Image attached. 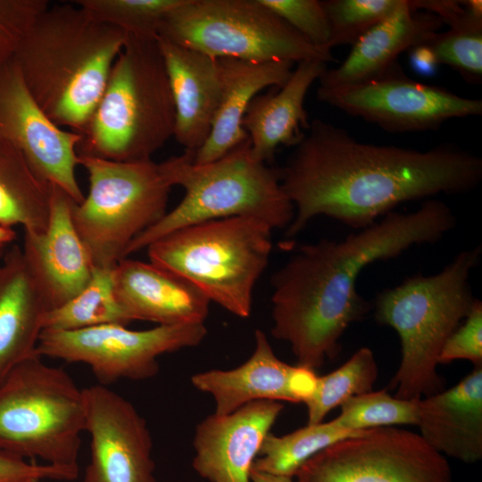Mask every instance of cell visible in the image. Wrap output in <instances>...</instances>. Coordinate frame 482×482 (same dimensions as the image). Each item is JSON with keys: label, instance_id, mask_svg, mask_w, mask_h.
I'll list each match as a JSON object with an SVG mask.
<instances>
[{"label": "cell", "instance_id": "cell-6", "mask_svg": "<svg viewBox=\"0 0 482 482\" xmlns=\"http://www.w3.org/2000/svg\"><path fill=\"white\" fill-rule=\"evenodd\" d=\"M186 152L160 162L171 187L185 194L179 204L128 246V255L184 227L229 217H253L272 229H287L294 206L280 183L279 169L256 160L248 137L219 159L204 164Z\"/></svg>", "mask_w": 482, "mask_h": 482}, {"label": "cell", "instance_id": "cell-37", "mask_svg": "<svg viewBox=\"0 0 482 482\" xmlns=\"http://www.w3.org/2000/svg\"><path fill=\"white\" fill-rule=\"evenodd\" d=\"M79 469L37 464L26 459L0 451V482H28L30 480H74Z\"/></svg>", "mask_w": 482, "mask_h": 482}, {"label": "cell", "instance_id": "cell-35", "mask_svg": "<svg viewBox=\"0 0 482 482\" xmlns=\"http://www.w3.org/2000/svg\"><path fill=\"white\" fill-rule=\"evenodd\" d=\"M49 5L46 0H0V67L14 57L37 16Z\"/></svg>", "mask_w": 482, "mask_h": 482}, {"label": "cell", "instance_id": "cell-3", "mask_svg": "<svg viewBox=\"0 0 482 482\" xmlns=\"http://www.w3.org/2000/svg\"><path fill=\"white\" fill-rule=\"evenodd\" d=\"M127 39L76 4H55L37 16L13 58L43 112L82 136Z\"/></svg>", "mask_w": 482, "mask_h": 482}, {"label": "cell", "instance_id": "cell-10", "mask_svg": "<svg viewBox=\"0 0 482 482\" xmlns=\"http://www.w3.org/2000/svg\"><path fill=\"white\" fill-rule=\"evenodd\" d=\"M158 37L217 59L333 62L260 0H183Z\"/></svg>", "mask_w": 482, "mask_h": 482}, {"label": "cell", "instance_id": "cell-29", "mask_svg": "<svg viewBox=\"0 0 482 482\" xmlns=\"http://www.w3.org/2000/svg\"><path fill=\"white\" fill-rule=\"evenodd\" d=\"M462 13L445 32H436L425 44L436 65L455 70L470 84L482 82V1H461Z\"/></svg>", "mask_w": 482, "mask_h": 482}, {"label": "cell", "instance_id": "cell-7", "mask_svg": "<svg viewBox=\"0 0 482 482\" xmlns=\"http://www.w3.org/2000/svg\"><path fill=\"white\" fill-rule=\"evenodd\" d=\"M272 229L253 217L208 220L172 231L145 249L150 262L184 278L210 302L240 318L269 262Z\"/></svg>", "mask_w": 482, "mask_h": 482}, {"label": "cell", "instance_id": "cell-15", "mask_svg": "<svg viewBox=\"0 0 482 482\" xmlns=\"http://www.w3.org/2000/svg\"><path fill=\"white\" fill-rule=\"evenodd\" d=\"M90 461L84 482H156L146 420L126 398L101 384L83 388Z\"/></svg>", "mask_w": 482, "mask_h": 482}, {"label": "cell", "instance_id": "cell-18", "mask_svg": "<svg viewBox=\"0 0 482 482\" xmlns=\"http://www.w3.org/2000/svg\"><path fill=\"white\" fill-rule=\"evenodd\" d=\"M75 201L51 184L50 213L42 234L24 232L23 254L41 286L51 310L88 284L94 265L73 222Z\"/></svg>", "mask_w": 482, "mask_h": 482}, {"label": "cell", "instance_id": "cell-2", "mask_svg": "<svg viewBox=\"0 0 482 482\" xmlns=\"http://www.w3.org/2000/svg\"><path fill=\"white\" fill-rule=\"evenodd\" d=\"M455 223L450 207L431 198L411 212H390L342 240L299 246L271 278L273 337L290 345L297 365L320 368L337 354L348 326L370 310L356 289L362 270L438 241Z\"/></svg>", "mask_w": 482, "mask_h": 482}, {"label": "cell", "instance_id": "cell-32", "mask_svg": "<svg viewBox=\"0 0 482 482\" xmlns=\"http://www.w3.org/2000/svg\"><path fill=\"white\" fill-rule=\"evenodd\" d=\"M419 400L391 396L386 390L368 392L344 402L334 419L341 428L361 431L394 425H417Z\"/></svg>", "mask_w": 482, "mask_h": 482}, {"label": "cell", "instance_id": "cell-40", "mask_svg": "<svg viewBox=\"0 0 482 482\" xmlns=\"http://www.w3.org/2000/svg\"><path fill=\"white\" fill-rule=\"evenodd\" d=\"M28 482H41V480H30V481H28Z\"/></svg>", "mask_w": 482, "mask_h": 482}, {"label": "cell", "instance_id": "cell-13", "mask_svg": "<svg viewBox=\"0 0 482 482\" xmlns=\"http://www.w3.org/2000/svg\"><path fill=\"white\" fill-rule=\"evenodd\" d=\"M319 101L389 133L438 129L445 121L482 115V100L409 78L399 62L369 80L317 88Z\"/></svg>", "mask_w": 482, "mask_h": 482}, {"label": "cell", "instance_id": "cell-21", "mask_svg": "<svg viewBox=\"0 0 482 482\" xmlns=\"http://www.w3.org/2000/svg\"><path fill=\"white\" fill-rule=\"evenodd\" d=\"M173 97L174 138L196 153L207 140L220 98L219 59L157 37Z\"/></svg>", "mask_w": 482, "mask_h": 482}, {"label": "cell", "instance_id": "cell-24", "mask_svg": "<svg viewBox=\"0 0 482 482\" xmlns=\"http://www.w3.org/2000/svg\"><path fill=\"white\" fill-rule=\"evenodd\" d=\"M420 436L442 455L474 463L482 458V366L454 386L420 399Z\"/></svg>", "mask_w": 482, "mask_h": 482}, {"label": "cell", "instance_id": "cell-28", "mask_svg": "<svg viewBox=\"0 0 482 482\" xmlns=\"http://www.w3.org/2000/svg\"><path fill=\"white\" fill-rule=\"evenodd\" d=\"M359 432L343 428L332 420L307 424L280 436L269 433L262 441L252 470L294 478L316 453Z\"/></svg>", "mask_w": 482, "mask_h": 482}, {"label": "cell", "instance_id": "cell-30", "mask_svg": "<svg viewBox=\"0 0 482 482\" xmlns=\"http://www.w3.org/2000/svg\"><path fill=\"white\" fill-rule=\"evenodd\" d=\"M378 374L373 352L368 347H362L342 366L318 377L314 391L303 403L307 408V424L322 422L330 411L347 399L370 392Z\"/></svg>", "mask_w": 482, "mask_h": 482}, {"label": "cell", "instance_id": "cell-39", "mask_svg": "<svg viewBox=\"0 0 482 482\" xmlns=\"http://www.w3.org/2000/svg\"><path fill=\"white\" fill-rule=\"evenodd\" d=\"M16 237V232L12 228L0 225V253Z\"/></svg>", "mask_w": 482, "mask_h": 482}, {"label": "cell", "instance_id": "cell-20", "mask_svg": "<svg viewBox=\"0 0 482 482\" xmlns=\"http://www.w3.org/2000/svg\"><path fill=\"white\" fill-rule=\"evenodd\" d=\"M116 295L133 320L203 324L209 299L192 283L152 262L123 259L114 268Z\"/></svg>", "mask_w": 482, "mask_h": 482}, {"label": "cell", "instance_id": "cell-33", "mask_svg": "<svg viewBox=\"0 0 482 482\" xmlns=\"http://www.w3.org/2000/svg\"><path fill=\"white\" fill-rule=\"evenodd\" d=\"M411 0H322L330 37L328 48L351 46L368 30L384 21Z\"/></svg>", "mask_w": 482, "mask_h": 482}, {"label": "cell", "instance_id": "cell-11", "mask_svg": "<svg viewBox=\"0 0 482 482\" xmlns=\"http://www.w3.org/2000/svg\"><path fill=\"white\" fill-rule=\"evenodd\" d=\"M207 329L203 324L158 325L132 330L106 324L72 331L43 330L36 353L41 357L87 365L98 384L120 379L143 380L159 371L158 357L198 345Z\"/></svg>", "mask_w": 482, "mask_h": 482}, {"label": "cell", "instance_id": "cell-25", "mask_svg": "<svg viewBox=\"0 0 482 482\" xmlns=\"http://www.w3.org/2000/svg\"><path fill=\"white\" fill-rule=\"evenodd\" d=\"M294 62H249L219 59L220 98L210 135L194 154L193 162L204 164L223 156L248 137L242 127L245 112L255 96L266 87H280L290 78Z\"/></svg>", "mask_w": 482, "mask_h": 482}, {"label": "cell", "instance_id": "cell-34", "mask_svg": "<svg viewBox=\"0 0 482 482\" xmlns=\"http://www.w3.org/2000/svg\"><path fill=\"white\" fill-rule=\"evenodd\" d=\"M318 49L328 48V20L320 0H260Z\"/></svg>", "mask_w": 482, "mask_h": 482}, {"label": "cell", "instance_id": "cell-9", "mask_svg": "<svg viewBox=\"0 0 482 482\" xmlns=\"http://www.w3.org/2000/svg\"><path fill=\"white\" fill-rule=\"evenodd\" d=\"M79 160L89 188L74 205L73 222L94 267L113 269L126 258L129 244L167 212L172 187L153 160Z\"/></svg>", "mask_w": 482, "mask_h": 482}, {"label": "cell", "instance_id": "cell-1", "mask_svg": "<svg viewBox=\"0 0 482 482\" xmlns=\"http://www.w3.org/2000/svg\"><path fill=\"white\" fill-rule=\"evenodd\" d=\"M279 173L295 209L286 229L293 237L320 215L359 230L402 203L470 192L482 180V159L451 144L420 151L364 143L314 119Z\"/></svg>", "mask_w": 482, "mask_h": 482}, {"label": "cell", "instance_id": "cell-16", "mask_svg": "<svg viewBox=\"0 0 482 482\" xmlns=\"http://www.w3.org/2000/svg\"><path fill=\"white\" fill-rule=\"evenodd\" d=\"M254 349L249 359L232 370H210L191 377L192 385L211 395L216 415L229 414L260 400L304 403L314 391V370L279 360L265 335L254 332Z\"/></svg>", "mask_w": 482, "mask_h": 482}, {"label": "cell", "instance_id": "cell-19", "mask_svg": "<svg viewBox=\"0 0 482 482\" xmlns=\"http://www.w3.org/2000/svg\"><path fill=\"white\" fill-rule=\"evenodd\" d=\"M427 5L428 0H411L368 30L341 64L325 70L318 79L319 87H340L376 78L397 63L400 54L428 42L445 23L426 12Z\"/></svg>", "mask_w": 482, "mask_h": 482}, {"label": "cell", "instance_id": "cell-22", "mask_svg": "<svg viewBox=\"0 0 482 482\" xmlns=\"http://www.w3.org/2000/svg\"><path fill=\"white\" fill-rule=\"evenodd\" d=\"M50 303L22 249L13 245L0 265V382L36 354Z\"/></svg>", "mask_w": 482, "mask_h": 482}, {"label": "cell", "instance_id": "cell-31", "mask_svg": "<svg viewBox=\"0 0 482 482\" xmlns=\"http://www.w3.org/2000/svg\"><path fill=\"white\" fill-rule=\"evenodd\" d=\"M183 0H78L93 19L129 36L155 38L165 17Z\"/></svg>", "mask_w": 482, "mask_h": 482}, {"label": "cell", "instance_id": "cell-27", "mask_svg": "<svg viewBox=\"0 0 482 482\" xmlns=\"http://www.w3.org/2000/svg\"><path fill=\"white\" fill-rule=\"evenodd\" d=\"M134 321L120 302L114 268H95L86 287L64 304L47 312L44 330L72 331L106 324Z\"/></svg>", "mask_w": 482, "mask_h": 482}, {"label": "cell", "instance_id": "cell-5", "mask_svg": "<svg viewBox=\"0 0 482 482\" xmlns=\"http://www.w3.org/2000/svg\"><path fill=\"white\" fill-rule=\"evenodd\" d=\"M176 113L157 37L128 35L112 64L78 155L142 162L174 137Z\"/></svg>", "mask_w": 482, "mask_h": 482}, {"label": "cell", "instance_id": "cell-4", "mask_svg": "<svg viewBox=\"0 0 482 482\" xmlns=\"http://www.w3.org/2000/svg\"><path fill=\"white\" fill-rule=\"evenodd\" d=\"M481 253L480 245L464 250L441 271L407 278L376 297L377 322L393 328L401 343L400 366L390 383L395 397L419 400L445 390L438 357L477 299L469 278Z\"/></svg>", "mask_w": 482, "mask_h": 482}, {"label": "cell", "instance_id": "cell-8", "mask_svg": "<svg viewBox=\"0 0 482 482\" xmlns=\"http://www.w3.org/2000/svg\"><path fill=\"white\" fill-rule=\"evenodd\" d=\"M42 358L36 353L22 361L0 382V451L79 469L83 389Z\"/></svg>", "mask_w": 482, "mask_h": 482}, {"label": "cell", "instance_id": "cell-12", "mask_svg": "<svg viewBox=\"0 0 482 482\" xmlns=\"http://www.w3.org/2000/svg\"><path fill=\"white\" fill-rule=\"evenodd\" d=\"M295 482H453L445 457L420 435L393 426L364 429L309 459Z\"/></svg>", "mask_w": 482, "mask_h": 482}, {"label": "cell", "instance_id": "cell-36", "mask_svg": "<svg viewBox=\"0 0 482 482\" xmlns=\"http://www.w3.org/2000/svg\"><path fill=\"white\" fill-rule=\"evenodd\" d=\"M445 341L438 364L467 360L475 367L482 366V303L476 299L470 312Z\"/></svg>", "mask_w": 482, "mask_h": 482}, {"label": "cell", "instance_id": "cell-14", "mask_svg": "<svg viewBox=\"0 0 482 482\" xmlns=\"http://www.w3.org/2000/svg\"><path fill=\"white\" fill-rule=\"evenodd\" d=\"M0 139L16 148L41 180L76 204L84 195L76 179L81 136L55 124L29 92L14 58L0 67Z\"/></svg>", "mask_w": 482, "mask_h": 482}, {"label": "cell", "instance_id": "cell-17", "mask_svg": "<svg viewBox=\"0 0 482 482\" xmlns=\"http://www.w3.org/2000/svg\"><path fill=\"white\" fill-rule=\"evenodd\" d=\"M283 408L280 402L260 400L203 420L193 440L195 470L210 482H251L262 441Z\"/></svg>", "mask_w": 482, "mask_h": 482}, {"label": "cell", "instance_id": "cell-23", "mask_svg": "<svg viewBox=\"0 0 482 482\" xmlns=\"http://www.w3.org/2000/svg\"><path fill=\"white\" fill-rule=\"evenodd\" d=\"M326 69L324 62L302 61L282 87L253 97L242 127L256 160L271 162L280 145L294 147L301 141L305 133L303 130L310 125L304 108L306 95Z\"/></svg>", "mask_w": 482, "mask_h": 482}, {"label": "cell", "instance_id": "cell-38", "mask_svg": "<svg viewBox=\"0 0 482 482\" xmlns=\"http://www.w3.org/2000/svg\"><path fill=\"white\" fill-rule=\"evenodd\" d=\"M251 482H295L294 478L251 470Z\"/></svg>", "mask_w": 482, "mask_h": 482}, {"label": "cell", "instance_id": "cell-26", "mask_svg": "<svg viewBox=\"0 0 482 482\" xmlns=\"http://www.w3.org/2000/svg\"><path fill=\"white\" fill-rule=\"evenodd\" d=\"M51 184L33 172L23 155L0 139V225L42 234L48 223Z\"/></svg>", "mask_w": 482, "mask_h": 482}]
</instances>
